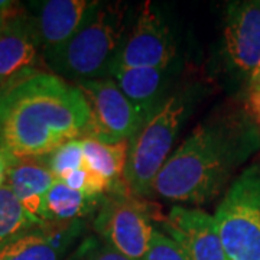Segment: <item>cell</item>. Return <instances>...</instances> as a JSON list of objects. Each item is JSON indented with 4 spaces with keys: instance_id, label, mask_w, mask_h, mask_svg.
I'll return each instance as SVG.
<instances>
[{
    "instance_id": "cell-5",
    "label": "cell",
    "mask_w": 260,
    "mask_h": 260,
    "mask_svg": "<svg viewBox=\"0 0 260 260\" xmlns=\"http://www.w3.org/2000/svg\"><path fill=\"white\" fill-rule=\"evenodd\" d=\"M229 260H260V164L243 171L214 215Z\"/></svg>"
},
{
    "instance_id": "cell-15",
    "label": "cell",
    "mask_w": 260,
    "mask_h": 260,
    "mask_svg": "<svg viewBox=\"0 0 260 260\" xmlns=\"http://www.w3.org/2000/svg\"><path fill=\"white\" fill-rule=\"evenodd\" d=\"M55 181L45 158L20 159L6 165L5 182L37 225L44 224L45 198Z\"/></svg>"
},
{
    "instance_id": "cell-8",
    "label": "cell",
    "mask_w": 260,
    "mask_h": 260,
    "mask_svg": "<svg viewBox=\"0 0 260 260\" xmlns=\"http://www.w3.org/2000/svg\"><path fill=\"white\" fill-rule=\"evenodd\" d=\"M74 85L90 110L87 138L109 145L129 142L146 121L112 78L78 81Z\"/></svg>"
},
{
    "instance_id": "cell-20",
    "label": "cell",
    "mask_w": 260,
    "mask_h": 260,
    "mask_svg": "<svg viewBox=\"0 0 260 260\" xmlns=\"http://www.w3.org/2000/svg\"><path fill=\"white\" fill-rule=\"evenodd\" d=\"M65 260H129L112 249L99 236L83 239Z\"/></svg>"
},
{
    "instance_id": "cell-10",
    "label": "cell",
    "mask_w": 260,
    "mask_h": 260,
    "mask_svg": "<svg viewBox=\"0 0 260 260\" xmlns=\"http://www.w3.org/2000/svg\"><path fill=\"white\" fill-rule=\"evenodd\" d=\"M42 49L26 8L18 6L3 18L0 28V88L42 73Z\"/></svg>"
},
{
    "instance_id": "cell-12",
    "label": "cell",
    "mask_w": 260,
    "mask_h": 260,
    "mask_svg": "<svg viewBox=\"0 0 260 260\" xmlns=\"http://www.w3.org/2000/svg\"><path fill=\"white\" fill-rule=\"evenodd\" d=\"M95 6L88 0H47L29 3L42 58L52 55L74 37Z\"/></svg>"
},
{
    "instance_id": "cell-25",
    "label": "cell",
    "mask_w": 260,
    "mask_h": 260,
    "mask_svg": "<svg viewBox=\"0 0 260 260\" xmlns=\"http://www.w3.org/2000/svg\"><path fill=\"white\" fill-rule=\"evenodd\" d=\"M2 23H3V18L0 16V28H2Z\"/></svg>"
},
{
    "instance_id": "cell-7",
    "label": "cell",
    "mask_w": 260,
    "mask_h": 260,
    "mask_svg": "<svg viewBox=\"0 0 260 260\" xmlns=\"http://www.w3.org/2000/svg\"><path fill=\"white\" fill-rule=\"evenodd\" d=\"M220 59L232 85L243 93L260 62V2H232L225 8Z\"/></svg>"
},
{
    "instance_id": "cell-4",
    "label": "cell",
    "mask_w": 260,
    "mask_h": 260,
    "mask_svg": "<svg viewBox=\"0 0 260 260\" xmlns=\"http://www.w3.org/2000/svg\"><path fill=\"white\" fill-rule=\"evenodd\" d=\"M197 102L198 88H178L129 140L124 184L135 197L153 195L155 179L171 156L179 130L194 112Z\"/></svg>"
},
{
    "instance_id": "cell-16",
    "label": "cell",
    "mask_w": 260,
    "mask_h": 260,
    "mask_svg": "<svg viewBox=\"0 0 260 260\" xmlns=\"http://www.w3.org/2000/svg\"><path fill=\"white\" fill-rule=\"evenodd\" d=\"M103 197H93L75 191L62 181H55L48 191L44 207V224L85 221L99 211Z\"/></svg>"
},
{
    "instance_id": "cell-17",
    "label": "cell",
    "mask_w": 260,
    "mask_h": 260,
    "mask_svg": "<svg viewBox=\"0 0 260 260\" xmlns=\"http://www.w3.org/2000/svg\"><path fill=\"white\" fill-rule=\"evenodd\" d=\"M81 142H83L84 162L87 169L104 178L110 186V191L126 185L124 169L127 162L129 142L109 145L91 138H84Z\"/></svg>"
},
{
    "instance_id": "cell-26",
    "label": "cell",
    "mask_w": 260,
    "mask_h": 260,
    "mask_svg": "<svg viewBox=\"0 0 260 260\" xmlns=\"http://www.w3.org/2000/svg\"><path fill=\"white\" fill-rule=\"evenodd\" d=\"M259 129H260V126H259Z\"/></svg>"
},
{
    "instance_id": "cell-1",
    "label": "cell",
    "mask_w": 260,
    "mask_h": 260,
    "mask_svg": "<svg viewBox=\"0 0 260 260\" xmlns=\"http://www.w3.org/2000/svg\"><path fill=\"white\" fill-rule=\"evenodd\" d=\"M260 148V129L246 109L223 106L171 153L155 179L153 194L169 201L207 204Z\"/></svg>"
},
{
    "instance_id": "cell-11",
    "label": "cell",
    "mask_w": 260,
    "mask_h": 260,
    "mask_svg": "<svg viewBox=\"0 0 260 260\" xmlns=\"http://www.w3.org/2000/svg\"><path fill=\"white\" fill-rule=\"evenodd\" d=\"M162 229L189 260H229L214 217L203 210L175 205L162 220Z\"/></svg>"
},
{
    "instance_id": "cell-24",
    "label": "cell",
    "mask_w": 260,
    "mask_h": 260,
    "mask_svg": "<svg viewBox=\"0 0 260 260\" xmlns=\"http://www.w3.org/2000/svg\"><path fill=\"white\" fill-rule=\"evenodd\" d=\"M5 181H6V164L0 158V186L5 184Z\"/></svg>"
},
{
    "instance_id": "cell-23",
    "label": "cell",
    "mask_w": 260,
    "mask_h": 260,
    "mask_svg": "<svg viewBox=\"0 0 260 260\" xmlns=\"http://www.w3.org/2000/svg\"><path fill=\"white\" fill-rule=\"evenodd\" d=\"M244 109L251 116V119L260 126V62L253 71L249 83L244 90Z\"/></svg>"
},
{
    "instance_id": "cell-21",
    "label": "cell",
    "mask_w": 260,
    "mask_h": 260,
    "mask_svg": "<svg viewBox=\"0 0 260 260\" xmlns=\"http://www.w3.org/2000/svg\"><path fill=\"white\" fill-rule=\"evenodd\" d=\"M62 182H65L67 185L75 191H80L87 195H93V197H103L110 191L107 181L87 168L74 171L73 174H70L65 179H62Z\"/></svg>"
},
{
    "instance_id": "cell-14",
    "label": "cell",
    "mask_w": 260,
    "mask_h": 260,
    "mask_svg": "<svg viewBox=\"0 0 260 260\" xmlns=\"http://www.w3.org/2000/svg\"><path fill=\"white\" fill-rule=\"evenodd\" d=\"M171 67H113L112 78L136 110L148 119L171 94Z\"/></svg>"
},
{
    "instance_id": "cell-22",
    "label": "cell",
    "mask_w": 260,
    "mask_h": 260,
    "mask_svg": "<svg viewBox=\"0 0 260 260\" xmlns=\"http://www.w3.org/2000/svg\"><path fill=\"white\" fill-rule=\"evenodd\" d=\"M143 260H189L186 253L177 242H174L165 233L153 230L152 240Z\"/></svg>"
},
{
    "instance_id": "cell-13",
    "label": "cell",
    "mask_w": 260,
    "mask_h": 260,
    "mask_svg": "<svg viewBox=\"0 0 260 260\" xmlns=\"http://www.w3.org/2000/svg\"><path fill=\"white\" fill-rule=\"evenodd\" d=\"M83 220L47 223L23 233L0 249V260H62L85 229Z\"/></svg>"
},
{
    "instance_id": "cell-9",
    "label": "cell",
    "mask_w": 260,
    "mask_h": 260,
    "mask_svg": "<svg viewBox=\"0 0 260 260\" xmlns=\"http://www.w3.org/2000/svg\"><path fill=\"white\" fill-rule=\"evenodd\" d=\"M175 56L177 42L167 19L145 3L113 67H171Z\"/></svg>"
},
{
    "instance_id": "cell-6",
    "label": "cell",
    "mask_w": 260,
    "mask_h": 260,
    "mask_svg": "<svg viewBox=\"0 0 260 260\" xmlns=\"http://www.w3.org/2000/svg\"><path fill=\"white\" fill-rule=\"evenodd\" d=\"M153 213L146 203L121 186L104 195L93 229L112 249L129 260H143L152 240Z\"/></svg>"
},
{
    "instance_id": "cell-19",
    "label": "cell",
    "mask_w": 260,
    "mask_h": 260,
    "mask_svg": "<svg viewBox=\"0 0 260 260\" xmlns=\"http://www.w3.org/2000/svg\"><path fill=\"white\" fill-rule=\"evenodd\" d=\"M45 162L56 181H62L74 171L85 168L83 142L81 139L67 142L45 156Z\"/></svg>"
},
{
    "instance_id": "cell-18",
    "label": "cell",
    "mask_w": 260,
    "mask_h": 260,
    "mask_svg": "<svg viewBox=\"0 0 260 260\" xmlns=\"http://www.w3.org/2000/svg\"><path fill=\"white\" fill-rule=\"evenodd\" d=\"M37 227L18 198L5 182L0 186V249L8 243Z\"/></svg>"
},
{
    "instance_id": "cell-2",
    "label": "cell",
    "mask_w": 260,
    "mask_h": 260,
    "mask_svg": "<svg viewBox=\"0 0 260 260\" xmlns=\"http://www.w3.org/2000/svg\"><path fill=\"white\" fill-rule=\"evenodd\" d=\"M90 110L83 94L52 73H37L0 88V158L5 164L45 158L87 138Z\"/></svg>"
},
{
    "instance_id": "cell-3",
    "label": "cell",
    "mask_w": 260,
    "mask_h": 260,
    "mask_svg": "<svg viewBox=\"0 0 260 260\" xmlns=\"http://www.w3.org/2000/svg\"><path fill=\"white\" fill-rule=\"evenodd\" d=\"M126 3H102L87 16L83 26L64 47L44 58L52 74L75 83L109 78L129 26Z\"/></svg>"
}]
</instances>
